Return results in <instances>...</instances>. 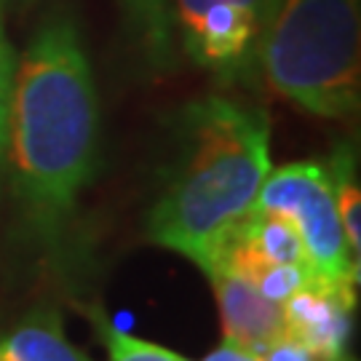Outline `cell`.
<instances>
[{"mask_svg":"<svg viewBox=\"0 0 361 361\" xmlns=\"http://www.w3.org/2000/svg\"><path fill=\"white\" fill-rule=\"evenodd\" d=\"M255 207L292 219L316 279L359 284V259L345 244L326 166L316 161H297L271 169Z\"/></svg>","mask_w":361,"mask_h":361,"instance_id":"obj_4","label":"cell"},{"mask_svg":"<svg viewBox=\"0 0 361 361\" xmlns=\"http://www.w3.org/2000/svg\"><path fill=\"white\" fill-rule=\"evenodd\" d=\"M271 8L273 0H171L177 49L219 83L249 80Z\"/></svg>","mask_w":361,"mask_h":361,"instance_id":"obj_5","label":"cell"},{"mask_svg":"<svg viewBox=\"0 0 361 361\" xmlns=\"http://www.w3.org/2000/svg\"><path fill=\"white\" fill-rule=\"evenodd\" d=\"M361 0H273L257 70L319 118H350L361 94Z\"/></svg>","mask_w":361,"mask_h":361,"instance_id":"obj_3","label":"cell"},{"mask_svg":"<svg viewBox=\"0 0 361 361\" xmlns=\"http://www.w3.org/2000/svg\"><path fill=\"white\" fill-rule=\"evenodd\" d=\"M102 337L104 345H107V356L110 361H188L182 359L180 353L164 348V345H155L140 337H131L118 332L113 324L102 322Z\"/></svg>","mask_w":361,"mask_h":361,"instance_id":"obj_11","label":"cell"},{"mask_svg":"<svg viewBox=\"0 0 361 361\" xmlns=\"http://www.w3.org/2000/svg\"><path fill=\"white\" fill-rule=\"evenodd\" d=\"M99 104L78 25L54 16L16 56L6 153L16 198L43 238L65 231L89 185Z\"/></svg>","mask_w":361,"mask_h":361,"instance_id":"obj_1","label":"cell"},{"mask_svg":"<svg viewBox=\"0 0 361 361\" xmlns=\"http://www.w3.org/2000/svg\"><path fill=\"white\" fill-rule=\"evenodd\" d=\"M353 305V281L313 279L286 302H281L286 335L295 337L316 361H340L350 335Z\"/></svg>","mask_w":361,"mask_h":361,"instance_id":"obj_6","label":"cell"},{"mask_svg":"<svg viewBox=\"0 0 361 361\" xmlns=\"http://www.w3.org/2000/svg\"><path fill=\"white\" fill-rule=\"evenodd\" d=\"M329 182H332V195H335L337 217L345 233V244L350 255L359 259L361 252V195H359V177H356V155L350 145H340L332 161H329Z\"/></svg>","mask_w":361,"mask_h":361,"instance_id":"obj_10","label":"cell"},{"mask_svg":"<svg viewBox=\"0 0 361 361\" xmlns=\"http://www.w3.org/2000/svg\"><path fill=\"white\" fill-rule=\"evenodd\" d=\"M137 46L158 70L177 62V40L171 27V0H118Z\"/></svg>","mask_w":361,"mask_h":361,"instance_id":"obj_9","label":"cell"},{"mask_svg":"<svg viewBox=\"0 0 361 361\" xmlns=\"http://www.w3.org/2000/svg\"><path fill=\"white\" fill-rule=\"evenodd\" d=\"M0 361H8V359H6V356H3V350H0Z\"/></svg>","mask_w":361,"mask_h":361,"instance_id":"obj_15","label":"cell"},{"mask_svg":"<svg viewBox=\"0 0 361 361\" xmlns=\"http://www.w3.org/2000/svg\"><path fill=\"white\" fill-rule=\"evenodd\" d=\"M13 75H16V51L6 35L3 11H0V161L6 158V137H8V110H11Z\"/></svg>","mask_w":361,"mask_h":361,"instance_id":"obj_12","label":"cell"},{"mask_svg":"<svg viewBox=\"0 0 361 361\" xmlns=\"http://www.w3.org/2000/svg\"><path fill=\"white\" fill-rule=\"evenodd\" d=\"M257 356L262 361H316L292 335H284L281 340H276L273 345L259 350Z\"/></svg>","mask_w":361,"mask_h":361,"instance_id":"obj_13","label":"cell"},{"mask_svg":"<svg viewBox=\"0 0 361 361\" xmlns=\"http://www.w3.org/2000/svg\"><path fill=\"white\" fill-rule=\"evenodd\" d=\"M204 361H262L257 353H252V350L246 348H238V345H233V343H222L217 350H212Z\"/></svg>","mask_w":361,"mask_h":361,"instance_id":"obj_14","label":"cell"},{"mask_svg":"<svg viewBox=\"0 0 361 361\" xmlns=\"http://www.w3.org/2000/svg\"><path fill=\"white\" fill-rule=\"evenodd\" d=\"M8 361H91L70 343L54 308L35 310L0 343Z\"/></svg>","mask_w":361,"mask_h":361,"instance_id":"obj_8","label":"cell"},{"mask_svg":"<svg viewBox=\"0 0 361 361\" xmlns=\"http://www.w3.org/2000/svg\"><path fill=\"white\" fill-rule=\"evenodd\" d=\"M209 281L217 295L228 343L259 353L286 335L281 305L268 300L255 284L228 273H209Z\"/></svg>","mask_w":361,"mask_h":361,"instance_id":"obj_7","label":"cell"},{"mask_svg":"<svg viewBox=\"0 0 361 361\" xmlns=\"http://www.w3.org/2000/svg\"><path fill=\"white\" fill-rule=\"evenodd\" d=\"M271 171L268 116L228 97L185 104L177 153L147 217V235L201 268L212 246L255 207Z\"/></svg>","mask_w":361,"mask_h":361,"instance_id":"obj_2","label":"cell"}]
</instances>
